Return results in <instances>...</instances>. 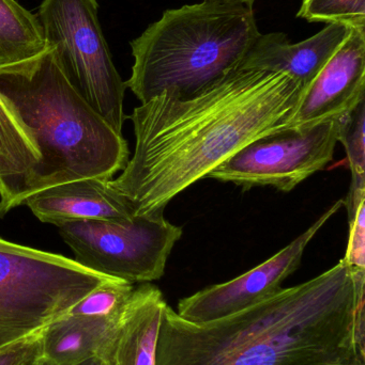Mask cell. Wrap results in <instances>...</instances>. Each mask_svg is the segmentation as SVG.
I'll return each instance as SVG.
<instances>
[{
  "label": "cell",
  "instance_id": "cell-1",
  "mask_svg": "<svg viewBox=\"0 0 365 365\" xmlns=\"http://www.w3.org/2000/svg\"><path fill=\"white\" fill-rule=\"evenodd\" d=\"M304 90L285 73L239 66L188 98L163 91L129 117L134 155L111 184L135 215L164 212L248 143L287 128Z\"/></svg>",
  "mask_w": 365,
  "mask_h": 365
},
{
  "label": "cell",
  "instance_id": "cell-2",
  "mask_svg": "<svg viewBox=\"0 0 365 365\" xmlns=\"http://www.w3.org/2000/svg\"><path fill=\"white\" fill-rule=\"evenodd\" d=\"M365 276H319L209 323L167 304L156 365H365Z\"/></svg>",
  "mask_w": 365,
  "mask_h": 365
},
{
  "label": "cell",
  "instance_id": "cell-3",
  "mask_svg": "<svg viewBox=\"0 0 365 365\" xmlns=\"http://www.w3.org/2000/svg\"><path fill=\"white\" fill-rule=\"evenodd\" d=\"M128 143L66 78L55 48L0 66V217L66 182L113 180Z\"/></svg>",
  "mask_w": 365,
  "mask_h": 365
},
{
  "label": "cell",
  "instance_id": "cell-4",
  "mask_svg": "<svg viewBox=\"0 0 365 365\" xmlns=\"http://www.w3.org/2000/svg\"><path fill=\"white\" fill-rule=\"evenodd\" d=\"M261 32L252 6L204 0L171 9L130 43L126 88L143 103L194 96L239 68Z\"/></svg>",
  "mask_w": 365,
  "mask_h": 365
},
{
  "label": "cell",
  "instance_id": "cell-5",
  "mask_svg": "<svg viewBox=\"0 0 365 365\" xmlns=\"http://www.w3.org/2000/svg\"><path fill=\"white\" fill-rule=\"evenodd\" d=\"M107 278L64 255L0 238V349L44 329Z\"/></svg>",
  "mask_w": 365,
  "mask_h": 365
},
{
  "label": "cell",
  "instance_id": "cell-6",
  "mask_svg": "<svg viewBox=\"0 0 365 365\" xmlns=\"http://www.w3.org/2000/svg\"><path fill=\"white\" fill-rule=\"evenodd\" d=\"M47 45L89 106L122 134L126 81L118 73L99 21L96 0H43L36 13Z\"/></svg>",
  "mask_w": 365,
  "mask_h": 365
},
{
  "label": "cell",
  "instance_id": "cell-7",
  "mask_svg": "<svg viewBox=\"0 0 365 365\" xmlns=\"http://www.w3.org/2000/svg\"><path fill=\"white\" fill-rule=\"evenodd\" d=\"M58 227L76 263L132 284L162 278L182 235V227L166 220L164 212L135 215L122 222L72 221Z\"/></svg>",
  "mask_w": 365,
  "mask_h": 365
},
{
  "label": "cell",
  "instance_id": "cell-8",
  "mask_svg": "<svg viewBox=\"0 0 365 365\" xmlns=\"http://www.w3.org/2000/svg\"><path fill=\"white\" fill-rule=\"evenodd\" d=\"M338 119L287 128L236 152L208 175L244 189L271 186L289 192L334 160Z\"/></svg>",
  "mask_w": 365,
  "mask_h": 365
},
{
  "label": "cell",
  "instance_id": "cell-9",
  "mask_svg": "<svg viewBox=\"0 0 365 365\" xmlns=\"http://www.w3.org/2000/svg\"><path fill=\"white\" fill-rule=\"evenodd\" d=\"M343 205L344 200L336 202L301 235L250 272L180 300L177 314L189 323H209L271 297L283 289V282L299 268L304 251L317 232Z\"/></svg>",
  "mask_w": 365,
  "mask_h": 365
},
{
  "label": "cell",
  "instance_id": "cell-10",
  "mask_svg": "<svg viewBox=\"0 0 365 365\" xmlns=\"http://www.w3.org/2000/svg\"><path fill=\"white\" fill-rule=\"evenodd\" d=\"M365 101V29L351 28L338 51L304 90L287 128L339 119Z\"/></svg>",
  "mask_w": 365,
  "mask_h": 365
},
{
  "label": "cell",
  "instance_id": "cell-11",
  "mask_svg": "<svg viewBox=\"0 0 365 365\" xmlns=\"http://www.w3.org/2000/svg\"><path fill=\"white\" fill-rule=\"evenodd\" d=\"M24 205L39 220L57 227L81 220L122 222L135 216L128 197L103 178L55 185L30 195Z\"/></svg>",
  "mask_w": 365,
  "mask_h": 365
},
{
  "label": "cell",
  "instance_id": "cell-12",
  "mask_svg": "<svg viewBox=\"0 0 365 365\" xmlns=\"http://www.w3.org/2000/svg\"><path fill=\"white\" fill-rule=\"evenodd\" d=\"M343 24H328L319 34L291 44L283 32L259 34L242 68L282 72L308 88L349 34Z\"/></svg>",
  "mask_w": 365,
  "mask_h": 365
},
{
  "label": "cell",
  "instance_id": "cell-13",
  "mask_svg": "<svg viewBox=\"0 0 365 365\" xmlns=\"http://www.w3.org/2000/svg\"><path fill=\"white\" fill-rule=\"evenodd\" d=\"M166 307L158 287L150 283L135 287L99 358L105 365H156Z\"/></svg>",
  "mask_w": 365,
  "mask_h": 365
},
{
  "label": "cell",
  "instance_id": "cell-14",
  "mask_svg": "<svg viewBox=\"0 0 365 365\" xmlns=\"http://www.w3.org/2000/svg\"><path fill=\"white\" fill-rule=\"evenodd\" d=\"M115 324L66 313L42 330L39 365H75L99 357Z\"/></svg>",
  "mask_w": 365,
  "mask_h": 365
},
{
  "label": "cell",
  "instance_id": "cell-15",
  "mask_svg": "<svg viewBox=\"0 0 365 365\" xmlns=\"http://www.w3.org/2000/svg\"><path fill=\"white\" fill-rule=\"evenodd\" d=\"M46 48L36 14L16 0H0V66L29 59Z\"/></svg>",
  "mask_w": 365,
  "mask_h": 365
},
{
  "label": "cell",
  "instance_id": "cell-16",
  "mask_svg": "<svg viewBox=\"0 0 365 365\" xmlns=\"http://www.w3.org/2000/svg\"><path fill=\"white\" fill-rule=\"evenodd\" d=\"M134 289L132 283L109 277L79 300L68 313L116 323Z\"/></svg>",
  "mask_w": 365,
  "mask_h": 365
},
{
  "label": "cell",
  "instance_id": "cell-17",
  "mask_svg": "<svg viewBox=\"0 0 365 365\" xmlns=\"http://www.w3.org/2000/svg\"><path fill=\"white\" fill-rule=\"evenodd\" d=\"M338 141L346 152L351 184L365 185V101L339 118Z\"/></svg>",
  "mask_w": 365,
  "mask_h": 365
},
{
  "label": "cell",
  "instance_id": "cell-18",
  "mask_svg": "<svg viewBox=\"0 0 365 365\" xmlns=\"http://www.w3.org/2000/svg\"><path fill=\"white\" fill-rule=\"evenodd\" d=\"M298 19L365 29V0H302Z\"/></svg>",
  "mask_w": 365,
  "mask_h": 365
},
{
  "label": "cell",
  "instance_id": "cell-19",
  "mask_svg": "<svg viewBox=\"0 0 365 365\" xmlns=\"http://www.w3.org/2000/svg\"><path fill=\"white\" fill-rule=\"evenodd\" d=\"M349 237L344 262L354 276H365V201L349 217Z\"/></svg>",
  "mask_w": 365,
  "mask_h": 365
},
{
  "label": "cell",
  "instance_id": "cell-20",
  "mask_svg": "<svg viewBox=\"0 0 365 365\" xmlns=\"http://www.w3.org/2000/svg\"><path fill=\"white\" fill-rule=\"evenodd\" d=\"M42 330L0 349V365L40 364Z\"/></svg>",
  "mask_w": 365,
  "mask_h": 365
},
{
  "label": "cell",
  "instance_id": "cell-21",
  "mask_svg": "<svg viewBox=\"0 0 365 365\" xmlns=\"http://www.w3.org/2000/svg\"><path fill=\"white\" fill-rule=\"evenodd\" d=\"M216 1L226 2V4H246V6H253L255 0H216Z\"/></svg>",
  "mask_w": 365,
  "mask_h": 365
},
{
  "label": "cell",
  "instance_id": "cell-22",
  "mask_svg": "<svg viewBox=\"0 0 365 365\" xmlns=\"http://www.w3.org/2000/svg\"><path fill=\"white\" fill-rule=\"evenodd\" d=\"M75 365H105L104 362L101 360V358L94 357L91 358V359L86 360V361L81 362V364H75Z\"/></svg>",
  "mask_w": 365,
  "mask_h": 365
}]
</instances>
